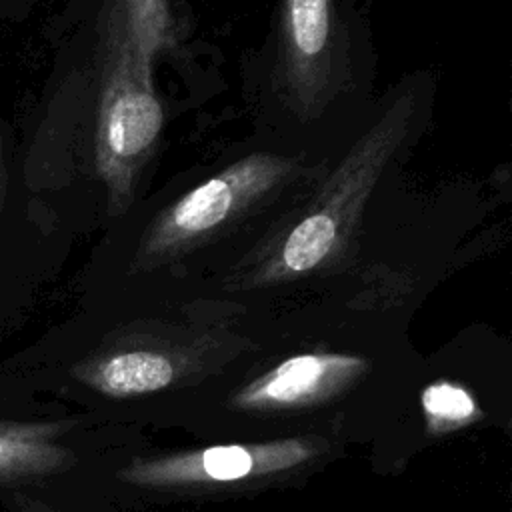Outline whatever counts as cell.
Wrapping results in <instances>:
<instances>
[{"instance_id": "30bf717a", "label": "cell", "mask_w": 512, "mask_h": 512, "mask_svg": "<svg viewBox=\"0 0 512 512\" xmlns=\"http://www.w3.org/2000/svg\"><path fill=\"white\" fill-rule=\"evenodd\" d=\"M4 182H6V176H4V158H2V140H0V208L4 200Z\"/></svg>"}, {"instance_id": "9c48e42d", "label": "cell", "mask_w": 512, "mask_h": 512, "mask_svg": "<svg viewBox=\"0 0 512 512\" xmlns=\"http://www.w3.org/2000/svg\"><path fill=\"white\" fill-rule=\"evenodd\" d=\"M14 512H52L48 508H44L40 502L36 500H28V498H22L18 496V504L14 506Z\"/></svg>"}, {"instance_id": "7a4b0ae2", "label": "cell", "mask_w": 512, "mask_h": 512, "mask_svg": "<svg viewBox=\"0 0 512 512\" xmlns=\"http://www.w3.org/2000/svg\"><path fill=\"white\" fill-rule=\"evenodd\" d=\"M162 126L154 94L138 88L124 66H116L102 94L96 158L98 170L114 192L126 190L132 168L148 152Z\"/></svg>"}, {"instance_id": "5b68a950", "label": "cell", "mask_w": 512, "mask_h": 512, "mask_svg": "<svg viewBox=\"0 0 512 512\" xmlns=\"http://www.w3.org/2000/svg\"><path fill=\"white\" fill-rule=\"evenodd\" d=\"M64 428L60 422L0 420V488L66 470L74 456L58 442Z\"/></svg>"}, {"instance_id": "3957f363", "label": "cell", "mask_w": 512, "mask_h": 512, "mask_svg": "<svg viewBox=\"0 0 512 512\" xmlns=\"http://www.w3.org/2000/svg\"><path fill=\"white\" fill-rule=\"evenodd\" d=\"M268 176L270 166L262 162V158H248L204 182L170 208L156 230L154 242L176 244L212 230L250 194V190L264 186Z\"/></svg>"}, {"instance_id": "52a82bcc", "label": "cell", "mask_w": 512, "mask_h": 512, "mask_svg": "<svg viewBox=\"0 0 512 512\" xmlns=\"http://www.w3.org/2000/svg\"><path fill=\"white\" fill-rule=\"evenodd\" d=\"M422 408L428 430L434 434L450 432L478 418V408L472 396L454 384H432L422 392Z\"/></svg>"}, {"instance_id": "ba28073f", "label": "cell", "mask_w": 512, "mask_h": 512, "mask_svg": "<svg viewBox=\"0 0 512 512\" xmlns=\"http://www.w3.org/2000/svg\"><path fill=\"white\" fill-rule=\"evenodd\" d=\"M286 8L296 52L304 58L320 54L328 38L330 4L326 0H292Z\"/></svg>"}, {"instance_id": "6da1fadb", "label": "cell", "mask_w": 512, "mask_h": 512, "mask_svg": "<svg viewBox=\"0 0 512 512\" xmlns=\"http://www.w3.org/2000/svg\"><path fill=\"white\" fill-rule=\"evenodd\" d=\"M316 454L318 446L308 438L224 444L134 460L118 472V478L144 488L218 486L274 476L306 464Z\"/></svg>"}, {"instance_id": "277c9868", "label": "cell", "mask_w": 512, "mask_h": 512, "mask_svg": "<svg viewBox=\"0 0 512 512\" xmlns=\"http://www.w3.org/2000/svg\"><path fill=\"white\" fill-rule=\"evenodd\" d=\"M360 366L362 362L350 356H294L250 384L238 396V404L244 408H294L310 404L334 392Z\"/></svg>"}, {"instance_id": "8992f818", "label": "cell", "mask_w": 512, "mask_h": 512, "mask_svg": "<svg viewBox=\"0 0 512 512\" xmlns=\"http://www.w3.org/2000/svg\"><path fill=\"white\" fill-rule=\"evenodd\" d=\"M78 376L92 388L122 398L166 388L174 378V366L164 354L132 350L80 368Z\"/></svg>"}]
</instances>
